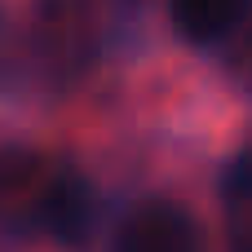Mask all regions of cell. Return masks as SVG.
Listing matches in <instances>:
<instances>
[{
	"label": "cell",
	"mask_w": 252,
	"mask_h": 252,
	"mask_svg": "<svg viewBox=\"0 0 252 252\" xmlns=\"http://www.w3.org/2000/svg\"><path fill=\"white\" fill-rule=\"evenodd\" d=\"M115 252H204V235L182 204L142 199L120 217Z\"/></svg>",
	"instance_id": "6da1fadb"
},
{
	"label": "cell",
	"mask_w": 252,
	"mask_h": 252,
	"mask_svg": "<svg viewBox=\"0 0 252 252\" xmlns=\"http://www.w3.org/2000/svg\"><path fill=\"white\" fill-rule=\"evenodd\" d=\"M248 4L252 0H168V13H173V27L182 40L217 44L244 22Z\"/></svg>",
	"instance_id": "7a4b0ae2"
}]
</instances>
